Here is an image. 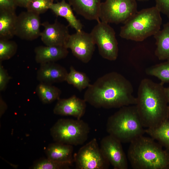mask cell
<instances>
[{"label": "cell", "instance_id": "31", "mask_svg": "<svg viewBox=\"0 0 169 169\" xmlns=\"http://www.w3.org/2000/svg\"><path fill=\"white\" fill-rule=\"evenodd\" d=\"M15 5L14 0H0V10H15Z\"/></svg>", "mask_w": 169, "mask_h": 169}, {"label": "cell", "instance_id": "33", "mask_svg": "<svg viewBox=\"0 0 169 169\" xmlns=\"http://www.w3.org/2000/svg\"><path fill=\"white\" fill-rule=\"evenodd\" d=\"M0 115H2L7 109V105L6 103L3 100L2 97L0 95Z\"/></svg>", "mask_w": 169, "mask_h": 169}, {"label": "cell", "instance_id": "13", "mask_svg": "<svg viewBox=\"0 0 169 169\" xmlns=\"http://www.w3.org/2000/svg\"><path fill=\"white\" fill-rule=\"evenodd\" d=\"M41 25L44 28L41 32L40 37L45 45L65 46L70 35L67 26L57 19L53 23L46 21L42 23Z\"/></svg>", "mask_w": 169, "mask_h": 169}, {"label": "cell", "instance_id": "18", "mask_svg": "<svg viewBox=\"0 0 169 169\" xmlns=\"http://www.w3.org/2000/svg\"><path fill=\"white\" fill-rule=\"evenodd\" d=\"M73 146L56 142L49 145L46 149L48 159L72 165L74 162Z\"/></svg>", "mask_w": 169, "mask_h": 169}, {"label": "cell", "instance_id": "15", "mask_svg": "<svg viewBox=\"0 0 169 169\" xmlns=\"http://www.w3.org/2000/svg\"><path fill=\"white\" fill-rule=\"evenodd\" d=\"M68 72L64 67L55 62L40 64L37 72V79L40 83L52 84L65 81Z\"/></svg>", "mask_w": 169, "mask_h": 169}, {"label": "cell", "instance_id": "7", "mask_svg": "<svg viewBox=\"0 0 169 169\" xmlns=\"http://www.w3.org/2000/svg\"><path fill=\"white\" fill-rule=\"evenodd\" d=\"M137 12L136 0H106L101 3L99 18L108 23H125Z\"/></svg>", "mask_w": 169, "mask_h": 169}, {"label": "cell", "instance_id": "11", "mask_svg": "<svg viewBox=\"0 0 169 169\" xmlns=\"http://www.w3.org/2000/svg\"><path fill=\"white\" fill-rule=\"evenodd\" d=\"M121 142L109 135L103 137L100 142L101 151L106 159L114 169H127V159Z\"/></svg>", "mask_w": 169, "mask_h": 169}, {"label": "cell", "instance_id": "20", "mask_svg": "<svg viewBox=\"0 0 169 169\" xmlns=\"http://www.w3.org/2000/svg\"><path fill=\"white\" fill-rule=\"evenodd\" d=\"M49 9L57 16L65 18L69 26L76 31L82 30L83 27L82 24L74 15L70 5L67 3L64 0L57 3H53Z\"/></svg>", "mask_w": 169, "mask_h": 169}, {"label": "cell", "instance_id": "27", "mask_svg": "<svg viewBox=\"0 0 169 169\" xmlns=\"http://www.w3.org/2000/svg\"><path fill=\"white\" fill-rule=\"evenodd\" d=\"M72 165L59 163L47 158L39 160L33 165V169H69Z\"/></svg>", "mask_w": 169, "mask_h": 169}, {"label": "cell", "instance_id": "17", "mask_svg": "<svg viewBox=\"0 0 169 169\" xmlns=\"http://www.w3.org/2000/svg\"><path fill=\"white\" fill-rule=\"evenodd\" d=\"M101 0H69L73 10L85 19L100 21L99 18Z\"/></svg>", "mask_w": 169, "mask_h": 169}, {"label": "cell", "instance_id": "22", "mask_svg": "<svg viewBox=\"0 0 169 169\" xmlns=\"http://www.w3.org/2000/svg\"><path fill=\"white\" fill-rule=\"evenodd\" d=\"M36 92L44 104H49L60 98L61 92L52 84L40 83L36 87Z\"/></svg>", "mask_w": 169, "mask_h": 169}, {"label": "cell", "instance_id": "28", "mask_svg": "<svg viewBox=\"0 0 169 169\" xmlns=\"http://www.w3.org/2000/svg\"><path fill=\"white\" fill-rule=\"evenodd\" d=\"M52 0H32L26 7L27 11L39 15L49 9Z\"/></svg>", "mask_w": 169, "mask_h": 169}, {"label": "cell", "instance_id": "34", "mask_svg": "<svg viewBox=\"0 0 169 169\" xmlns=\"http://www.w3.org/2000/svg\"><path fill=\"white\" fill-rule=\"evenodd\" d=\"M165 92L169 104V87H165Z\"/></svg>", "mask_w": 169, "mask_h": 169}, {"label": "cell", "instance_id": "23", "mask_svg": "<svg viewBox=\"0 0 169 169\" xmlns=\"http://www.w3.org/2000/svg\"><path fill=\"white\" fill-rule=\"evenodd\" d=\"M145 133L169 151V120H166L155 128H146Z\"/></svg>", "mask_w": 169, "mask_h": 169}, {"label": "cell", "instance_id": "14", "mask_svg": "<svg viewBox=\"0 0 169 169\" xmlns=\"http://www.w3.org/2000/svg\"><path fill=\"white\" fill-rule=\"evenodd\" d=\"M86 102L73 95L67 99L57 100L54 110V113L62 116H72L80 119L84 115L86 107Z\"/></svg>", "mask_w": 169, "mask_h": 169}, {"label": "cell", "instance_id": "1", "mask_svg": "<svg viewBox=\"0 0 169 169\" xmlns=\"http://www.w3.org/2000/svg\"><path fill=\"white\" fill-rule=\"evenodd\" d=\"M130 81L121 74L111 72L98 78L87 88L84 95L85 101L96 108H120L135 105Z\"/></svg>", "mask_w": 169, "mask_h": 169}, {"label": "cell", "instance_id": "25", "mask_svg": "<svg viewBox=\"0 0 169 169\" xmlns=\"http://www.w3.org/2000/svg\"><path fill=\"white\" fill-rule=\"evenodd\" d=\"M146 73L157 77L163 84H169V60L149 67L146 69Z\"/></svg>", "mask_w": 169, "mask_h": 169}, {"label": "cell", "instance_id": "30", "mask_svg": "<svg viewBox=\"0 0 169 169\" xmlns=\"http://www.w3.org/2000/svg\"><path fill=\"white\" fill-rule=\"evenodd\" d=\"M156 7L160 13L169 18V0H155Z\"/></svg>", "mask_w": 169, "mask_h": 169}, {"label": "cell", "instance_id": "10", "mask_svg": "<svg viewBox=\"0 0 169 169\" xmlns=\"http://www.w3.org/2000/svg\"><path fill=\"white\" fill-rule=\"evenodd\" d=\"M95 45L91 33L82 30L70 34L65 46L70 49L73 55L78 59L87 63L92 58Z\"/></svg>", "mask_w": 169, "mask_h": 169}, {"label": "cell", "instance_id": "5", "mask_svg": "<svg viewBox=\"0 0 169 169\" xmlns=\"http://www.w3.org/2000/svg\"><path fill=\"white\" fill-rule=\"evenodd\" d=\"M162 22L160 12L156 6L143 9L124 23L119 35L126 39L141 41L160 30Z\"/></svg>", "mask_w": 169, "mask_h": 169}, {"label": "cell", "instance_id": "6", "mask_svg": "<svg viewBox=\"0 0 169 169\" xmlns=\"http://www.w3.org/2000/svg\"><path fill=\"white\" fill-rule=\"evenodd\" d=\"M90 129L81 119H60L51 128L50 134L56 142L71 145H82L87 140Z\"/></svg>", "mask_w": 169, "mask_h": 169}, {"label": "cell", "instance_id": "4", "mask_svg": "<svg viewBox=\"0 0 169 169\" xmlns=\"http://www.w3.org/2000/svg\"><path fill=\"white\" fill-rule=\"evenodd\" d=\"M135 105L125 106L108 119L107 133L122 143H130L145 133Z\"/></svg>", "mask_w": 169, "mask_h": 169}, {"label": "cell", "instance_id": "2", "mask_svg": "<svg viewBox=\"0 0 169 169\" xmlns=\"http://www.w3.org/2000/svg\"><path fill=\"white\" fill-rule=\"evenodd\" d=\"M163 84L147 78L140 83L135 105L144 128H155L168 119L169 103Z\"/></svg>", "mask_w": 169, "mask_h": 169}, {"label": "cell", "instance_id": "32", "mask_svg": "<svg viewBox=\"0 0 169 169\" xmlns=\"http://www.w3.org/2000/svg\"><path fill=\"white\" fill-rule=\"evenodd\" d=\"M16 4L27 7L32 0H14Z\"/></svg>", "mask_w": 169, "mask_h": 169}, {"label": "cell", "instance_id": "29", "mask_svg": "<svg viewBox=\"0 0 169 169\" xmlns=\"http://www.w3.org/2000/svg\"><path fill=\"white\" fill-rule=\"evenodd\" d=\"M2 62H0V91H4L7 85L11 79L7 70L2 64Z\"/></svg>", "mask_w": 169, "mask_h": 169}, {"label": "cell", "instance_id": "24", "mask_svg": "<svg viewBox=\"0 0 169 169\" xmlns=\"http://www.w3.org/2000/svg\"><path fill=\"white\" fill-rule=\"evenodd\" d=\"M65 81L80 91L87 88L90 84V79L86 74L76 70L72 66L70 67Z\"/></svg>", "mask_w": 169, "mask_h": 169}, {"label": "cell", "instance_id": "8", "mask_svg": "<svg viewBox=\"0 0 169 169\" xmlns=\"http://www.w3.org/2000/svg\"><path fill=\"white\" fill-rule=\"evenodd\" d=\"M90 33L101 56L109 60H115L118 56V47L113 28L109 23L100 21Z\"/></svg>", "mask_w": 169, "mask_h": 169}, {"label": "cell", "instance_id": "21", "mask_svg": "<svg viewBox=\"0 0 169 169\" xmlns=\"http://www.w3.org/2000/svg\"><path fill=\"white\" fill-rule=\"evenodd\" d=\"M156 47L155 54L160 60H169V22L154 35Z\"/></svg>", "mask_w": 169, "mask_h": 169}, {"label": "cell", "instance_id": "26", "mask_svg": "<svg viewBox=\"0 0 169 169\" xmlns=\"http://www.w3.org/2000/svg\"><path fill=\"white\" fill-rule=\"evenodd\" d=\"M18 45L14 41L0 39V62L9 59L17 52Z\"/></svg>", "mask_w": 169, "mask_h": 169}, {"label": "cell", "instance_id": "19", "mask_svg": "<svg viewBox=\"0 0 169 169\" xmlns=\"http://www.w3.org/2000/svg\"><path fill=\"white\" fill-rule=\"evenodd\" d=\"M17 17L15 10H0V39H9L15 35Z\"/></svg>", "mask_w": 169, "mask_h": 169}, {"label": "cell", "instance_id": "12", "mask_svg": "<svg viewBox=\"0 0 169 169\" xmlns=\"http://www.w3.org/2000/svg\"><path fill=\"white\" fill-rule=\"evenodd\" d=\"M39 15L27 11L18 16L15 35L21 39L33 40L40 36Z\"/></svg>", "mask_w": 169, "mask_h": 169}, {"label": "cell", "instance_id": "9", "mask_svg": "<svg viewBox=\"0 0 169 169\" xmlns=\"http://www.w3.org/2000/svg\"><path fill=\"white\" fill-rule=\"evenodd\" d=\"M74 160L77 169H106L110 165L103 154L95 138L74 154Z\"/></svg>", "mask_w": 169, "mask_h": 169}, {"label": "cell", "instance_id": "3", "mask_svg": "<svg viewBox=\"0 0 169 169\" xmlns=\"http://www.w3.org/2000/svg\"><path fill=\"white\" fill-rule=\"evenodd\" d=\"M163 147L143 135L130 143L127 159L134 169H169V151Z\"/></svg>", "mask_w": 169, "mask_h": 169}, {"label": "cell", "instance_id": "35", "mask_svg": "<svg viewBox=\"0 0 169 169\" xmlns=\"http://www.w3.org/2000/svg\"><path fill=\"white\" fill-rule=\"evenodd\" d=\"M168 120H169V104L168 105Z\"/></svg>", "mask_w": 169, "mask_h": 169}, {"label": "cell", "instance_id": "16", "mask_svg": "<svg viewBox=\"0 0 169 169\" xmlns=\"http://www.w3.org/2000/svg\"><path fill=\"white\" fill-rule=\"evenodd\" d=\"M34 51L36 62L40 64L55 62L66 57L69 53L68 49L61 46H39Z\"/></svg>", "mask_w": 169, "mask_h": 169}, {"label": "cell", "instance_id": "36", "mask_svg": "<svg viewBox=\"0 0 169 169\" xmlns=\"http://www.w3.org/2000/svg\"><path fill=\"white\" fill-rule=\"evenodd\" d=\"M137 0L139 1H147L149 0Z\"/></svg>", "mask_w": 169, "mask_h": 169}]
</instances>
